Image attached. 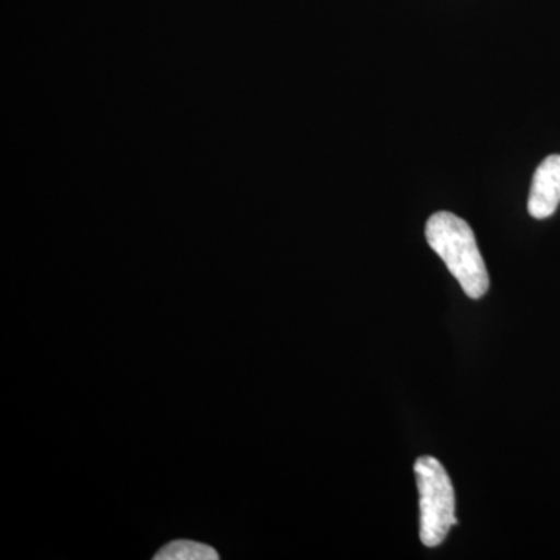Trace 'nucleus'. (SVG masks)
Returning a JSON list of instances; mask_svg holds the SVG:
<instances>
[{
	"label": "nucleus",
	"instance_id": "nucleus-1",
	"mask_svg": "<svg viewBox=\"0 0 560 560\" xmlns=\"http://www.w3.org/2000/svg\"><path fill=\"white\" fill-rule=\"evenodd\" d=\"M430 248L444 260L453 278L471 300H480L489 290V275L469 224L451 212H436L427 221Z\"/></svg>",
	"mask_w": 560,
	"mask_h": 560
},
{
	"label": "nucleus",
	"instance_id": "nucleus-4",
	"mask_svg": "<svg viewBox=\"0 0 560 560\" xmlns=\"http://www.w3.org/2000/svg\"><path fill=\"white\" fill-rule=\"evenodd\" d=\"M156 560H217L219 552L208 545L190 540H175L165 545L156 556Z\"/></svg>",
	"mask_w": 560,
	"mask_h": 560
},
{
	"label": "nucleus",
	"instance_id": "nucleus-3",
	"mask_svg": "<svg viewBox=\"0 0 560 560\" xmlns=\"http://www.w3.org/2000/svg\"><path fill=\"white\" fill-rule=\"evenodd\" d=\"M560 205V154L541 162L530 184L528 212L537 220L548 219Z\"/></svg>",
	"mask_w": 560,
	"mask_h": 560
},
{
	"label": "nucleus",
	"instance_id": "nucleus-2",
	"mask_svg": "<svg viewBox=\"0 0 560 560\" xmlns=\"http://www.w3.org/2000/svg\"><path fill=\"white\" fill-rule=\"evenodd\" d=\"M415 474L420 497V540L425 547H440L452 526L458 525L455 489L447 470L433 456H420Z\"/></svg>",
	"mask_w": 560,
	"mask_h": 560
}]
</instances>
